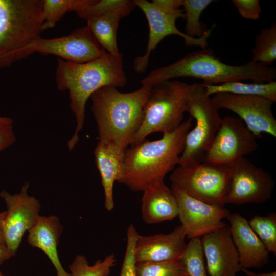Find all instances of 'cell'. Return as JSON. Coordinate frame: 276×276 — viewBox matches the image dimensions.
<instances>
[{"instance_id":"obj_1","label":"cell","mask_w":276,"mask_h":276,"mask_svg":"<svg viewBox=\"0 0 276 276\" xmlns=\"http://www.w3.org/2000/svg\"><path fill=\"white\" fill-rule=\"evenodd\" d=\"M55 81L59 90H67L70 107L76 121L75 131L67 142L70 151L79 140L85 118L86 103L91 95L107 86L123 87L127 83L123 68V55L112 54L106 52L101 57L81 63L57 60Z\"/></svg>"},{"instance_id":"obj_2","label":"cell","mask_w":276,"mask_h":276,"mask_svg":"<svg viewBox=\"0 0 276 276\" xmlns=\"http://www.w3.org/2000/svg\"><path fill=\"white\" fill-rule=\"evenodd\" d=\"M192 121L189 118L158 140L145 139L130 145L125 151L123 171L117 182L134 192L164 182L166 175L178 164Z\"/></svg>"},{"instance_id":"obj_3","label":"cell","mask_w":276,"mask_h":276,"mask_svg":"<svg viewBox=\"0 0 276 276\" xmlns=\"http://www.w3.org/2000/svg\"><path fill=\"white\" fill-rule=\"evenodd\" d=\"M151 87L142 85L135 91L122 93L116 87L107 86L91 95L99 143L125 151L141 125Z\"/></svg>"},{"instance_id":"obj_4","label":"cell","mask_w":276,"mask_h":276,"mask_svg":"<svg viewBox=\"0 0 276 276\" xmlns=\"http://www.w3.org/2000/svg\"><path fill=\"white\" fill-rule=\"evenodd\" d=\"M177 77L195 78L202 80L203 84L210 85L247 80L265 83L275 81L276 70L252 61L240 65H229L206 48L190 52L170 65L152 71L141 80V84L152 87Z\"/></svg>"},{"instance_id":"obj_5","label":"cell","mask_w":276,"mask_h":276,"mask_svg":"<svg viewBox=\"0 0 276 276\" xmlns=\"http://www.w3.org/2000/svg\"><path fill=\"white\" fill-rule=\"evenodd\" d=\"M43 1L0 0V69L33 54L42 31Z\"/></svg>"},{"instance_id":"obj_6","label":"cell","mask_w":276,"mask_h":276,"mask_svg":"<svg viewBox=\"0 0 276 276\" xmlns=\"http://www.w3.org/2000/svg\"><path fill=\"white\" fill-rule=\"evenodd\" d=\"M195 83L168 80L151 87L145 104L141 125L131 145L153 133L170 132L182 123Z\"/></svg>"},{"instance_id":"obj_7","label":"cell","mask_w":276,"mask_h":276,"mask_svg":"<svg viewBox=\"0 0 276 276\" xmlns=\"http://www.w3.org/2000/svg\"><path fill=\"white\" fill-rule=\"evenodd\" d=\"M218 110L204 85L195 83L189 99L187 112L195 120L196 124L186 135L178 166L192 167L204 161L221 123L222 118Z\"/></svg>"},{"instance_id":"obj_8","label":"cell","mask_w":276,"mask_h":276,"mask_svg":"<svg viewBox=\"0 0 276 276\" xmlns=\"http://www.w3.org/2000/svg\"><path fill=\"white\" fill-rule=\"evenodd\" d=\"M231 166L203 161L192 167L178 166L169 179L190 196L205 202L225 206Z\"/></svg>"},{"instance_id":"obj_9","label":"cell","mask_w":276,"mask_h":276,"mask_svg":"<svg viewBox=\"0 0 276 276\" xmlns=\"http://www.w3.org/2000/svg\"><path fill=\"white\" fill-rule=\"evenodd\" d=\"M134 2L144 13L147 20L149 33L145 53L137 56L134 60L133 68L138 73H144L149 64L151 52L166 37L174 35L182 37L187 46H199L206 48L208 39L213 32L215 25L207 30L200 37H191L181 32L176 26L179 18H185L182 9H166L159 8L146 0H134Z\"/></svg>"},{"instance_id":"obj_10","label":"cell","mask_w":276,"mask_h":276,"mask_svg":"<svg viewBox=\"0 0 276 276\" xmlns=\"http://www.w3.org/2000/svg\"><path fill=\"white\" fill-rule=\"evenodd\" d=\"M271 175L245 157L231 167L225 203L262 204L269 200L274 188Z\"/></svg>"},{"instance_id":"obj_11","label":"cell","mask_w":276,"mask_h":276,"mask_svg":"<svg viewBox=\"0 0 276 276\" xmlns=\"http://www.w3.org/2000/svg\"><path fill=\"white\" fill-rule=\"evenodd\" d=\"M256 139L239 117L225 116L222 119L204 161L230 167L257 150Z\"/></svg>"},{"instance_id":"obj_12","label":"cell","mask_w":276,"mask_h":276,"mask_svg":"<svg viewBox=\"0 0 276 276\" xmlns=\"http://www.w3.org/2000/svg\"><path fill=\"white\" fill-rule=\"evenodd\" d=\"M29 183H26L19 193L10 194L5 190L0 193L6 206L3 230L9 250L15 256L26 232L37 222L41 205L39 201L28 194Z\"/></svg>"},{"instance_id":"obj_13","label":"cell","mask_w":276,"mask_h":276,"mask_svg":"<svg viewBox=\"0 0 276 276\" xmlns=\"http://www.w3.org/2000/svg\"><path fill=\"white\" fill-rule=\"evenodd\" d=\"M218 109H225L238 116L257 138L263 133L276 137V119L272 111V101L256 96L218 93L211 96Z\"/></svg>"},{"instance_id":"obj_14","label":"cell","mask_w":276,"mask_h":276,"mask_svg":"<svg viewBox=\"0 0 276 276\" xmlns=\"http://www.w3.org/2000/svg\"><path fill=\"white\" fill-rule=\"evenodd\" d=\"M171 189L178 203V216L187 238H201L226 225L223 220L231 213L224 206L192 197L172 184Z\"/></svg>"},{"instance_id":"obj_15","label":"cell","mask_w":276,"mask_h":276,"mask_svg":"<svg viewBox=\"0 0 276 276\" xmlns=\"http://www.w3.org/2000/svg\"><path fill=\"white\" fill-rule=\"evenodd\" d=\"M30 49L33 53L53 55L65 61L78 63L94 60L106 52L87 25L66 36L50 39L40 37Z\"/></svg>"},{"instance_id":"obj_16","label":"cell","mask_w":276,"mask_h":276,"mask_svg":"<svg viewBox=\"0 0 276 276\" xmlns=\"http://www.w3.org/2000/svg\"><path fill=\"white\" fill-rule=\"evenodd\" d=\"M208 276H236L242 268L227 225L200 238Z\"/></svg>"},{"instance_id":"obj_17","label":"cell","mask_w":276,"mask_h":276,"mask_svg":"<svg viewBox=\"0 0 276 276\" xmlns=\"http://www.w3.org/2000/svg\"><path fill=\"white\" fill-rule=\"evenodd\" d=\"M186 238L181 224L168 234L148 236L139 234L135 244L136 262H159L179 259L187 244Z\"/></svg>"},{"instance_id":"obj_18","label":"cell","mask_w":276,"mask_h":276,"mask_svg":"<svg viewBox=\"0 0 276 276\" xmlns=\"http://www.w3.org/2000/svg\"><path fill=\"white\" fill-rule=\"evenodd\" d=\"M226 219L242 269L261 268L268 264L269 252L251 228L248 221L237 212L231 213Z\"/></svg>"},{"instance_id":"obj_19","label":"cell","mask_w":276,"mask_h":276,"mask_svg":"<svg viewBox=\"0 0 276 276\" xmlns=\"http://www.w3.org/2000/svg\"><path fill=\"white\" fill-rule=\"evenodd\" d=\"M63 227L55 215L40 216L35 226L29 232L28 244L43 251L54 266L57 276H70L63 267L57 251Z\"/></svg>"},{"instance_id":"obj_20","label":"cell","mask_w":276,"mask_h":276,"mask_svg":"<svg viewBox=\"0 0 276 276\" xmlns=\"http://www.w3.org/2000/svg\"><path fill=\"white\" fill-rule=\"evenodd\" d=\"M141 214L143 221L155 224L174 219L178 214L176 198L164 182L153 185L143 191Z\"/></svg>"},{"instance_id":"obj_21","label":"cell","mask_w":276,"mask_h":276,"mask_svg":"<svg viewBox=\"0 0 276 276\" xmlns=\"http://www.w3.org/2000/svg\"><path fill=\"white\" fill-rule=\"evenodd\" d=\"M125 151L98 143L94 151L95 163L100 173L104 194V206L108 211L114 207L113 186L122 175Z\"/></svg>"},{"instance_id":"obj_22","label":"cell","mask_w":276,"mask_h":276,"mask_svg":"<svg viewBox=\"0 0 276 276\" xmlns=\"http://www.w3.org/2000/svg\"><path fill=\"white\" fill-rule=\"evenodd\" d=\"M123 17L119 13L104 14L87 20V26L100 46L112 54L120 53L117 42V31Z\"/></svg>"},{"instance_id":"obj_23","label":"cell","mask_w":276,"mask_h":276,"mask_svg":"<svg viewBox=\"0 0 276 276\" xmlns=\"http://www.w3.org/2000/svg\"><path fill=\"white\" fill-rule=\"evenodd\" d=\"M203 84V83H202ZM208 95L229 93L239 95L256 96L276 101V82L246 83L240 81L229 82L216 85L203 84Z\"/></svg>"},{"instance_id":"obj_24","label":"cell","mask_w":276,"mask_h":276,"mask_svg":"<svg viewBox=\"0 0 276 276\" xmlns=\"http://www.w3.org/2000/svg\"><path fill=\"white\" fill-rule=\"evenodd\" d=\"M94 0H43L42 31L54 27L68 12H77Z\"/></svg>"},{"instance_id":"obj_25","label":"cell","mask_w":276,"mask_h":276,"mask_svg":"<svg viewBox=\"0 0 276 276\" xmlns=\"http://www.w3.org/2000/svg\"><path fill=\"white\" fill-rule=\"evenodd\" d=\"M136 6L134 1L100 0L96 1L77 12L79 17L86 21L93 18L112 13L127 16Z\"/></svg>"},{"instance_id":"obj_26","label":"cell","mask_w":276,"mask_h":276,"mask_svg":"<svg viewBox=\"0 0 276 276\" xmlns=\"http://www.w3.org/2000/svg\"><path fill=\"white\" fill-rule=\"evenodd\" d=\"M116 264L113 253L103 260H97L90 265L85 256L77 255L68 266L70 276H109L111 268Z\"/></svg>"},{"instance_id":"obj_27","label":"cell","mask_w":276,"mask_h":276,"mask_svg":"<svg viewBox=\"0 0 276 276\" xmlns=\"http://www.w3.org/2000/svg\"><path fill=\"white\" fill-rule=\"evenodd\" d=\"M251 61L269 66L276 59V23L261 30L256 37Z\"/></svg>"},{"instance_id":"obj_28","label":"cell","mask_w":276,"mask_h":276,"mask_svg":"<svg viewBox=\"0 0 276 276\" xmlns=\"http://www.w3.org/2000/svg\"><path fill=\"white\" fill-rule=\"evenodd\" d=\"M180 259L187 276H208L200 238L190 239Z\"/></svg>"},{"instance_id":"obj_29","label":"cell","mask_w":276,"mask_h":276,"mask_svg":"<svg viewBox=\"0 0 276 276\" xmlns=\"http://www.w3.org/2000/svg\"><path fill=\"white\" fill-rule=\"evenodd\" d=\"M213 2L212 0H182L186 20L185 34L193 38L201 37L207 30L200 22L203 11Z\"/></svg>"},{"instance_id":"obj_30","label":"cell","mask_w":276,"mask_h":276,"mask_svg":"<svg viewBox=\"0 0 276 276\" xmlns=\"http://www.w3.org/2000/svg\"><path fill=\"white\" fill-rule=\"evenodd\" d=\"M248 224L269 253L276 254V213L254 216Z\"/></svg>"},{"instance_id":"obj_31","label":"cell","mask_w":276,"mask_h":276,"mask_svg":"<svg viewBox=\"0 0 276 276\" xmlns=\"http://www.w3.org/2000/svg\"><path fill=\"white\" fill-rule=\"evenodd\" d=\"M136 276H187L181 259L136 263Z\"/></svg>"},{"instance_id":"obj_32","label":"cell","mask_w":276,"mask_h":276,"mask_svg":"<svg viewBox=\"0 0 276 276\" xmlns=\"http://www.w3.org/2000/svg\"><path fill=\"white\" fill-rule=\"evenodd\" d=\"M139 233L130 224L127 231V243L120 276H136L135 244Z\"/></svg>"},{"instance_id":"obj_33","label":"cell","mask_w":276,"mask_h":276,"mask_svg":"<svg viewBox=\"0 0 276 276\" xmlns=\"http://www.w3.org/2000/svg\"><path fill=\"white\" fill-rule=\"evenodd\" d=\"M232 3L244 18L257 20L261 12L259 0H233Z\"/></svg>"},{"instance_id":"obj_34","label":"cell","mask_w":276,"mask_h":276,"mask_svg":"<svg viewBox=\"0 0 276 276\" xmlns=\"http://www.w3.org/2000/svg\"><path fill=\"white\" fill-rule=\"evenodd\" d=\"M16 140L12 124L0 125V152L12 145Z\"/></svg>"},{"instance_id":"obj_35","label":"cell","mask_w":276,"mask_h":276,"mask_svg":"<svg viewBox=\"0 0 276 276\" xmlns=\"http://www.w3.org/2000/svg\"><path fill=\"white\" fill-rule=\"evenodd\" d=\"M5 211L0 212V265L13 257L9 249L3 230V220Z\"/></svg>"},{"instance_id":"obj_36","label":"cell","mask_w":276,"mask_h":276,"mask_svg":"<svg viewBox=\"0 0 276 276\" xmlns=\"http://www.w3.org/2000/svg\"><path fill=\"white\" fill-rule=\"evenodd\" d=\"M247 276H276V271H272L268 273H255L249 270L248 269H242L241 270Z\"/></svg>"},{"instance_id":"obj_37","label":"cell","mask_w":276,"mask_h":276,"mask_svg":"<svg viewBox=\"0 0 276 276\" xmlns=\"http://www.w3.org/2000/svg\"><path fill=\"white\" fill-rule=\"evenodd\" d=\"M13 120L10 117L0 116V125L6 124H12Z\"/></svg>"},{"instance_id":"obj_38","label":"cell","mask_w":276,"mask_h":276,"mask_svg":"<svg viewBox=\"0 0 276 276\" xmlns=\"http://www.w3.org/2000/svg\"><path fill=\"white\" fill-rule=\"evenodd\" d=\"M0 276H4L1 271H0Z\"/></svg>"}]
</instances>
